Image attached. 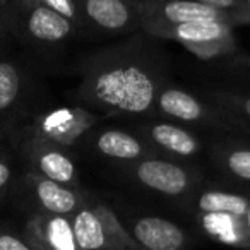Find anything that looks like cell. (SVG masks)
Segmentation results:
<instances>
[{
  "mask_svg": "<svg viewBox=\"0 0 250 250\" xmlns=\"http://www.w3.org/2000/svg\"><path fill=\"white\" fill-rule=\"evenodd\" d=\"M156 46L136 38L89 57L81 67L77 96L93 110L143 117L156 111L167 84V60Z\"/></svg>",
  "mask_w": 250,
  "mask_h": 250,
  "instance_id": "1",
  "label": "cell"
},
{
  "mask_svg": "<svg viewBox=\"0 0 250 250\" xmlns=\"http://www.w3.org/2000/svg\"><path fill=\"white\" fill-rule=\"evenodd\" d=\"M156 113L173 120L177 124H187L194 127L236 130L238 125L223 110L209 103L208 100L195 96L180 87L165 84L156 98Z\"/></svg>",
  "mask_w": 250,
  "mask_h": 250,
  "instance_id": "2",
  "label": "cell"
},
{
  "mask_svg": "<svg viewBox=\"0 0 250 250\" xmlns=\"http://www.w3.org/2000/svg\"><path fill=\"white\" fill-rule=\"evenodd\" d=\"M129 165L130 173L137 184L167 197H188L197 185V175L190 168L178 161L158 158L156 154Z\"/></svg>",
  "mask_w": 250,
  "mask_h": 250,
  "instance_id": "3",
  "label": "cell"
},
{
  "mask_svg": "<svg viewBox=\"0 0 250 250\" xmlns=\"http://www.w3.org/2000/svg\"><path fill=\"white\" fill-rule=\"evenodd\" d=\"M98 115L81 106H60L38 115L31 132L65 149L77 146L96 127Z\"/></svg>",
  "mask_w": 250,
  "mask_h": 250,
  "instance_id": "4",
  "label": "cell"
},
{
  "mask_svg": "<svg viewBox=\"0 0 250 250\" xmlns=\"http://www.w3.org/2000/svg\"><path fill=\"white\" fill-rule=\"evenodd\" d=\"M141 21H158L168 24H184V22L221 21L242 24L235 14L219 9L209 7L195 0H144L136 5Z\"/></svg>",
  "mask_w": 250,
  "mask_h": 250,
  "instance_id": "5",
  "label": "cell"
},
{
  "mask_svg": "<svg viewBox=\"0 0 250 250\" xmlns=\"http://www.w3.org/2000/svg\"><path fill=\"white\" fill-rule=\"evenodd\" d=\"M24 151L33 171L67 187L79 188V170L69 149L31 132L24 144Z\"/></svg>",
  "mask_w": 250,
  "mask_h": 250,
  "instance_id": "6",
  "label": "cell"
},
{
  "mask_svg": "<svg viewBox=\"0 0 250 250\" xmlns=\"http://www.w3.org/2000/svg\"><path fill=\"white\" fill-rule=\"evenodd\" d=\"M136 134L143 137L154 151L177 158H194L202 153V143L187 127L171 120H149L136 127Z\"/></svg>",
  "mask_w": 250,
  "mask_h": 250,
  "instance_id": "7",
  "label": "cell"
},
{
  "mask_svg": "<svg viewBox=\"0 0 250 250\" xmlns=\"http://www.w3.org/2000/svg\"><path fill=\"white\" fill-rule=\"evenodd\" d=\"M125 228L143 250H187L190 243L182 226L160 216H136Z\"/></svg>",
  "mask_w": 250,
  "mask_h": 250,
  "instance_id": "8",
  "label": "cell"
},
{
  "mask_svg": "<svg viewBox=\"0 0 250 250\" xmlns=\"http://www.w3.org/2000/svg\"><path fill=\"white\" fill-rule=\"evenodd\" d=\"M235 24L221 21L184 22V24H168L158 21H141V29L146 35L163 40H173L180 45H202V43L225 42L233 38Z\"/></svg>",
  "mask_w": 250,
  "mask_h": 250,
  "instance_id": "9",
  "label": "cell"
},
{
  "mask_svg": "<svg viewBox=\"0 0 250 250\" xmlns=\"http://www.w3.org/2000/svg\"><path fill=\"white\" fill-rule=\"evenodd\" d=\"M86 24L104 33H129L141 29V16L129 0H77Z\"/></svg>",
  "mask_w": 250,
  "mask_h": 250,
  "instance_id": "10",
  "label": "cell"
},
{
  "mask_svg": "<svg viewBox=\"0 0 250 250\" xmlns=\"http://www.w3.org/2000/svg\"><path fill=\"white\" fill-rule=\"evenodd\" d=\"M22 238L33 250H77L70 216L33 212L24 225Z\"/></svg>",
  "mask_w": 250,
  "mask_h": 250,
  "instance_id": "11",
  "label": "cell"
},
{
  "mask_svg": "<svg viewBox=\"0 0 250 250\" xmlns=\"http://www.w3.org/2000/svg\"><path fill=\"white\" fill-rule=\"evenodd\" d=\"M98 156L120 163H134L147 156H154L156 151L137 134L122 129H96L86 137Z\"/></svg>",
  "mask_w": 250,
  "mask_h": 250,
  "instance_id": "12",
  "label": "cell"
},
{
  "mask_svg": "<svg viewBox=\"0 0 250 250\" xmlns=\"http://www.w3.org/2000/svg\"><path fill=\"white\" fill-rule=\"evenodd\" d=\"M26 182L31 188V194L40 211L52 212V214L72 216L81 208L84 195H86L79 188H72L59 184V182H53L33 170L26 173Z\"/></svg>",
  "mask_w": 250,
  "mask_h": 250,
  "instance_id": "13",
  "label": "cell"
},
{
  "mask_svg": "<svg viewBox=\"0 0 250 250\" xmlns=\"http://www.w3.org/2000/svg\"><path fill=\"white\" fill-rule=\"evenodd\" d=\"M22 26L29 38L45 45H59L76 33V24L43 4H26Z\"/></svg>",
  "mask_w": 250,
  "mask_h": 250,
  "instance_id": "14",
  "label": "cell"
},
{
  "mask_svg": "<svg viewBox=\"0 0 250 250\" xmlns=\"http://www.w3.org/2000/svg\"><path fill=\"white\" fill-rule=\"evenodd\" d=\"M77 250H111L101 202L84 195L81 208L70 216Z\"/></svg>",
  "mask_w": 250,
  "mask_h": 250,
  "instance_id": "15",
  "label": "cell"
},
{
  "mask_svg": "<svg viewBox=\"0 0 250 250\" xmlns=\"http://www.w3.org/2000/svg\"><path fill=\"white\" fill-rule=\"evenodd\" d=\"M187 206L197 214H226L235 218H245L250 212V199L242 194L218 188L192 192Z\"/></svg>",
  "mask_w": 250,
  "mask_h": 250,
  "instance_id": "16",
  "label": "cell"
},
{
  "mask_svg": "<svg viewBox=\"0 0 250 250\" xmlns=\"http://www.w3.org/2000/svg\"><path fill=\"white\" fill-rule=\"evenodd\" d=\"M204 231L226 245L250 249V231L243 218L226 214H197Z\"/></svg>",
  "mask_w": 250,
  "mask_h": 250,
  "instance_id": "17",
  "label": "cell"
},
{
  "mask_svg": "<svg viewBox=\"0 0 250 250\" xmlns=\"http://www.w3.org/2000/svg\"><path fill=\"white\" fill-rule=\"evenodd\" d=\"M206 100L225 111L240 130L250 129V93L238 89H212L206 93Z\"/></svg>",
  "mask_w": 250,
  "mask_h": 250,
  "instance_id": "18",
  "label": "cell"
},
{
  "mask_svg": "<svg viewBox=\"0 0 250 250\" xmlns=\"http://www.w3.org/2000/svg\"><path fill=\"white\" fill-rule=\"evenodd\" d=\"M212 158L233 178L250 182V146L238 143H218L212 147Z\"/></svg>",
  "mask_w": 250,
  "mask_h": 250,
  "instance_id": "19",
  "label": "cell"
},
{
  "mask_svg": "<svg viewBox=\"0 0 250 250\" xmlns=\"http://www.w3.org/2000/svg\"><path fill=\"white\" fill-rule=\"evenodd\" d=\"M22 89L21 70L7 60H0V113H5L18 103Z\"/></svg>",
  "mask_w": 250,
  "mask_h": 250,
  "instance_id": "20",
  "label": "cell"
},
{
  "mask_svg": "<svg viewBox=\"0 0 250 250\" xmlns=\"http://www.w3.org/2000/svg\"><path fill=\"white\" fill-rule=\"evenodd\" d=\"M188 52L197 55L199 59H218V57H226L235 52L236 43L235 38L225 40V42L214 43H202V45H185Z\"/></svg>",
  "mask_w": 250,
  "mask_h": 250,
  "instance_id": "21",
  "label": "cell"
},
{
  "mask_svg": "<svg viewBox=\"0 0 250 250\" xmlns=\"http://www.w3.org/2000/svg\"><path fill=\"white\" fill-rule=\"evenodd\" d=\"M226 70L238 86L236 89L250 93V55L231 57Z\"/></svg>",
  "mask_w": 250,
  "mask_h": 250,
  "instance_id": "22",
  "label": "cell"
},
{
  "mask_svg": "<svg viewBox=\"0 0 250 250\" xmlns=\"http://www.w3.org/2000/svg\"><path fill=\"white\" fill-rule=\"evenodd\" d=\"M40 4L46 5L48 9L55 11L57 14L69 19L70 22L76 24V28L84 24V19H83V14H81L77 0H40Z\"/></svg>",
  "mask_w": 250,
  "mask_h": 250,
  "instance_id": "23",
  "label": "cell"
},
{
  "mask_svg": "<svg viewBox=\"0 0 250 250\" xmlns=\"http://www.w3.org/2000/svg\"><path fill=\"white\" fill-rule=\"evenodd\" d=\"M0 250H33L22 236L7 229H0Z\"/></svg>",
  "mask_w": 250,
  "mask_h": 250,
  "instance_id": "24",
  "label": "cell"
},
{
  "mask_svg": "<svg viewBox=\"0 0 250 250\" xmlns=\"http://www.w3.org/2000/svg\"><path fill=\"white\" fill-rule=\"evenodd\" d=\"M195 2H201V4L219 9V11L231 12V14H235L240 19L242 24H245V19H243L242 14V0H195Z\"/></svg>",
  "mask_w": 250,
  "mask_h": 250,
  "instance_id": "25",
  "label": "cell"
},
{
  "mask_svg": "<svg viewBox=\"0 0 250 250\" xmlns=\"http://www.w3.org/2000/svg\"><path fill=\"white\" fill-rule=\"evenodd\" d=\"M12 182V167L9 158L0 151V202L4 201Z\"/></svg>",
  "mask_w": 250,
  "mask_h": 250,
  "instance_id": "26",
  "label": "cell"
},
{
  "mask_svg": "<svg viewBox=\"0 0 250 250\" xmlns=\"http://www.w3.org/2000/svg\"><path fill=\"white\" fill-rule=\"evenodd\" d=\"M242 14L245 24H250V0H242Z\"/></svg>",
  "mask_w": 250,
  "mask_h": 250,
  "instance_id": "27",
  "label": "cell"
},
{
  "mask_svg": "<svg viewBox=\"0 0 250 250\" xmlns=\"http://www.w3.org/2000/svg\"><path fill=\"white\" fill-rule=\"evenodd\" d=\"M7 0H0V4H5ZM21 2H24V4H40V0H21Z\"/></svg>",
  "mask_w": 250,
  "mask_h": 250,
  "instance_id": "28",
  "label": "cell"
},
{
  "mask_svg": "<svg viewBox=\"0 0 250 250\" xmlns=\"http://www.w3.org/2000/svg\"><path fill=\"white\" fill-rule=\"evenodd\" d=\"M130 4H134V5H137V4H141V2H144V0H129Z\"/></svg>",
  "mask_w": 250,
  "mask_h": 250,
  "instance_id": "29",
  "label": "cell"
},
{
  "mask_svg": "<svg viewBox=\"0 0 250 250\" xmlns=\"http://www.w3.org/2000/svg\"><path fill=\"white\" fill-rule=\"evenodd\" d=\"M249 141H250V134H249Z\"/></svg>",
  "mask_w": 250,
  "mask_h": 250,
  "instance_id": "30",
  "label": "cell"
}]
</instances>
